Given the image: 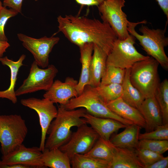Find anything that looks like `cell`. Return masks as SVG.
Wrapping results in <instances>:
<instances>
[{
    "label": "cell",
    "instance_id": "6da1fadb",
    "mask_svg": "<svg viewBox=\"0 0 168 168\" xmlns=\"http://www.w3.org/2000/svg\"><path fill=\"white\" fill-rule=\"evenodd\" d=\"M57 21L58 31L79 47L86 43H92L108 55L118 39L108 24L98 19L70 15L59 16Z\"/></svg>",
    "mask_w": 168,
    "mask_h": 168
},
{
    "label": "cell",
    "instance_id": "7a4b0ae2",
    "mask_svg": "<svg viewBox=\"0 0 168 168\" xmlns=\"http://www.w3.org/2000/svg\"><path fill=\"white\" fill-rule=\"evenodd\" d=\"M87 112L83 108L68 110L62 105L58 106L57 116L51 122L47 131L49 136L45 140L44 148H59L67 142L72 135V127L78 128L87 124L84 118H82Z\"/></svg>",
    "mask_w": 168,
    "mask_h": 168
},
{
    "label": "cell",
    "instance_id": "3957f363",
    "mask_svg": "<svg viewBox=\"0 0 168 168\" xmlns=\"http://www.w3.org/2000/svg\"><path fill=\"white\" fill-rule=\"evenodd\" d=\"M146 23L145 20L138 22L129 21L128 30L138 40L147 54L156 59L164 69L167 70L168 58L164 50L165 47L168 45V38L165 36L166 28L164 30L151 29L142 25L139 30L142 35L138 33L135 30L136 26L139 24Z\"/></svg>",
    "mask_w": 168,
    "mask_h": 168
},
{
    "label": "cell",
    "instance_id": "277c9868",
    "mask_svg": "<svg viewBox=\"0 0 168 168\" xmlns=\"http://www.w3.org/2000/svg\"><path fill=\"white\" fill-rule=\"evenodd\" d=\"M63 106L68 110L83 108L94 116L114 119L126 125L133 124L111 110L98 95L95 87L90 85L86 86L81 94L71 99Z\"/></svg>",
    "mask_w": 168,
    "mask_h": 168
},
{
    "label": "cell",
    "instance_id": "5b68a950",
    "mask_svg": "<svg viewBox=\"0 0 168 168\" xmlns=\"http://www.w3.org/2000/svg\"><path fill=\"white\" fill-rule=\"evenodd\" d=\"M159 64L150 57L136 62L130 68V81L145 99L154 96L160 83L158 71Z\"/></svg>",
    "mask_w": 168,
    "mask_h": 168
},
{
    "label": "cell",
    "instance_id": "8992f818",
    "mask_svg": "<svg viewBox=\"0 0 168 168\" xmlns=\"http://www.w3.org/2000/svg\"><path fill=\"white\" fill-rule=\"evenodd\" d=\"M28 133L25 120L20 115H0V143L2 156L22 144Z\"/></svg>",
    "mask_w": 168,
    "mask_h": 168
},
{
    "label": "cell",
    "instance_id": "52a82bcc",
    "mask_svg": "<svg viewBox=\"0 0 168 168\" xmlns=\"http://www.w3.org/2000/svg\"><path fill=\"white\" fill-rule=\"evenodd\" d=\"M135 38L130 34L125 40L117 39L107 55L106 65H112L124 69L131 68L136 62L148 58L136 50L134 44Z\"/></svg>",
    "mask_w": 168,
    "mask_h": 168
},
{
    "label": "cell",
    "instance_id": "ba28073f",
    "mask_svg": "<svg viewBox=\"0 0 168 168\" xmlns=\"http://www.w3.org/2000/svg\"><path fill=\"white\" fill-rule=\"evenodd\" d=\"M125 0H104L98 6L103 21L108 24L117 37L123 40L130 35L128 30L129 21L123 11Z\"/></svg>",
    "mask_w": 168,
    "mask_h": 168
},
{
    "label": "cell",
    "instance_id": "9c48e42d",
    "mask_svg": "<svg viewBox=\"0 0 168 168\" xmlns=\"http://www.w3.org/2000/svg\"><path fill=\"white\" fill-rule=\"evenodd\" d=\"M58 71L53 65H49L46 68L39 67L34 60L31 64L27 77L15 91L17 96L39 91H48L54 82Z\"/></svg>",
    "mask_w": 168,
    "mask_h": 168
},
{
    "label": "cell",
    "instance_id": "30bf717a",
    "mask_svg": "<svg viewBox=\"0 0 168 168\" xmlns=\"http://www.w3.org/2000/svg\"><path fill=\"white\" fill-rule=\"evenodd\" d=\"M20 102L23 106L34 110L38 114L41 128V140L39 147L42 152L44 149L48 129L53 120L57 116L58 109L54 103L44 98L42 99L35 97L23 99L21 100Z\"/></svg>",
    "mask_w": 168,
    "mask_h": 168
},
{
    "label": "cell",
    "instance_id": "8fae6325",
    "mask_svg": "<svg viewBox=\"0 0 168 168\" xmlns=\"http://www.w3.org/2000/svg\"><path fill=\"white\" fill-rule=\"evenodd\" d=\"M87 124L78 127L69 141L59 148L68 154L70 159L75 154H84L87 153L100 137L96 132Z\"/></svg>",
    "mask_w": 168,
    "mask_h": 168
},
{
    "label": "cell",
    "instance_id": "7c38bea8",
    "mask_svg": "<svg viewBox=\"0 0 168 168\" xmlns=\"http://www.w3.org/2000/svg\"><path fill=\"white\" fill-rule=\"evenodd\" d=\"M17 36L23 46L32 54L38 65L43 68H47L49 65V54L59 38L52 36L36 39L22 33Z\"/></svg>",
    "mask_w": 168,
    "mask_h": 168
},
{
    "label": "cell",
    "instance_id": "4fadbf2b",
    "mask_svg": "<svg viewBox=\"0 0 168 168\" xmlns=\"http://www.w3.org/2000/svg\"><path fill=\"white\" fill-rule=\"evenodd\" d=\"M42 152L39 147H27L22 144L11 152L2 156L0 167L3 165L21 164L30 168H45L42 161Z\"/></svg>",
    "mask_w": 168,
    "mask_h": 168
},
{
    "label": "cell",
    "instance_id": "5bb4252c",
    "mask_svg": "<svg viewBox=\"0 0 168 168\" xmlns=\"http://www.w3.org/2000/svg\"><path fill=\"white\" fill-rule=\"evenodd\" d=\"M78 81L68 77L64 82L59 80L54 82L50 88L44 94V98L54 103L64 105L72 98L78 96L76 89Z\"/></svg>",
    "mask_w": 168,
    "mask_h": 168
},
{
    "label": "cell",
    "instance_id": "9a60e30c",
    "mask_svg": "<svg viewBox=\"0 0 168 168\" xmlns=\"http://www.w3.org/2000/svg\"><path fill=\"white\" fill-rule=\"evenodd\" d=\"M83 117L100 137L106 140H110L113 133L127 126L116 120L96 117L87 112Z\"/></svg>",
    "mask_w": 168,
    "mask_h": 168
},
{
    "label": "cell",
    "instance_id": "2e32d148",
    "mask_svg": "<svg viewBox=\"0 0 168 168\" xmlns=\"http://www.w3.org/2000/svg\"><path fill=\"white\" fill-rule=\"evenodd\" d=\"M138 109L145 120L146 132L163 124L160 109L155 96L145 98Z\"/></svg>",
    "mask_w": 168,
    "mask_h": 168
},
{
    "label": "cell",
    "instance_id": "e0dca14e",
    "mask_svg": "<svg viewBox=\"0 0 168 168\" xmlns=\"http://www.w3.org/2000/svg\"><path fill=\"white\" fill-rule=\"evenodd\" d=\"M106 105L109 109L119 116L145 128V120L139 110L125 102L120 97Z\"/></svg>",
    "mask_w": 168,
    "mask_h": 168
},
{
    "label": "cell",
    "instance_id": "ac0fdd59",
    "mask_svg": "<svg viewBox=\"0 0 168 168\" xmlns=\"http://www.w3.org/2000/svg\"><path fill=\"white\" fill-rule=\"evenodd\" d=\"M141 128L134 124L127 125L124 131L113 136L110 141L116 147L135 150L138 147Z\"/></svg>",
    "mask_w": 168,
    "mask_h": 168
},
{
    "label": "cell",
    "instance_id": "d6986e66",
    "mask_svg": "<svg viewBox=\"0 0 168 168\" xmlns=\"http://www.w3.org/2000/svg\"><path fill=\"white\" fill-rule=\"evenodd\" d=\"M26 57L25 55L22 54L16 61L10 59L7 56L0 58V62L2 65H6L10 68L11 73L10 85L7 89L0 91V98L7 99L14 104L17 102L15 88L19 69L23 65V62Z\"/></svg>",
    "mask_w": 168,
    "mask_h": 168
},
{
    "label": "cell",
    "instance_id": "ffe728a7",
    "mask_svg": "<svg viewBox=\"0 0 168 168\" xmlns=\"http://www.w3.org/2000/svg\"><path fill=\"white\" fill-rule=\"evenodd\" d=\"M90 69L89 85L93 87L98 86L106 67L108 55L100 47L93 44Z\"/></svg>",
    "mask_w": 168,
    "mask_h": 168
},
{
    "label": "cell",
    "instance_id": "44dd1931",
    "mask_svg": "<svg viewBox=\"0 0 168 168\" xmlns=\"http://www.w3.org/2000/svg\"><path fill=\"white\" fill-rule=\"evenodd\" d=\"M135 150L115 146L114 156L109 168H144Z\"/></svg>",
    "mask_w": 168,
    "mask_h": 168
},
{
    "label": "cell",
    "instance_id": "7402d4cb",
    "mask_svg": "<svg viewBox=\"0 0 168 168\" xmlns=\"http://www.w3.org/2000/svg\"><path fill=\"white\" fill-rule=\"evenodd\" d=\"M79 48L82 68L80 77L76 86V89L78 95L81 94L86 86L89 85L93 44L91 43H86Z\"/></svg>",
    "mask_w": 168,
    "mask_h": 168
},
{
    "label": "cell",
    "instance_id": "603a6c76",
    "mask_svg": "<svg viewBox=\"0 0 168 168\" xmlns=\"http://www.w3.org/2000/svg\"><path fill=\"white\" fill-rule=\"evenodd\" d=\"M41 160L45 168H70L71 167L69 157L59 148L51 149L44 148L42 152Z\"/></svg>",
    "mask_w": 168,
    "mask_h": 168
},
{
    "label": "cell",
    "instance_id": "cb8c5ba5",
    "mask_svg": "<svg viewBox=\"0 0 168 168\" xmlns=\"http://www.w3.org/2000/svg\"><path fill=\"white\" fill-rule=\"evenodd\" d=\"M130 69L125 70V76L122 84L123 93L121 97L128 104L138 109L145 98L132 84L130 79Z\"/></svg>",
    "mask_w": 168,
    "mask_h": 168
},
{
    "label": "cell",
    "instance_id": "d4e9b609",
    "mask_svg": "<svg viewBox=\"0 0 168 168\" xmlns=\"http://www.w3.org/2000/svg\"><path fill=\"white\" fill-rule=\"evenodd\" d=\"M115 146L109 140L99 137L91 149L85 155L109 163L113 159Z\"/></svg>",
    "mask_w": 168,
    "mask_h": 168
},
{
    "label": "cell",
    "instance_id": "484cf974",
    "mask_svg": "<svg viewBox=\"0 0 168 168\" xmlns=\"http://www.w3.org/2000/svg\"><path fill=\"white\" fill-rule=\"evenodd\" d=\"M73 168H109V163L84 154H75L70 158Z\"/></svg>",
    "mask_w": 168,
    "mask_h": 168
},
{
    "label": "cell",
    "instance_id": "4316f807",
    "mask_svg": "<svg viewBox=\"0 0 168 168\" xmlns=\"http://www.w3.org/2000/svg\"><path fill=\"white\" fill-rule=\"evenodd\" d=\"M154 96L161 111L163 124H168V80L160 83Z\"/></svg>",
    "mask_w": 168,
    "mask_h": 168
},
{
    "label": "cell",
    "instance_id": "83f0119b",
    "mask_svg": "<svg viewBox=\"0 0 168 168\" xmlns=\"http://www.w3.org/2000/svg\"><path fill=\"white\" fill-rule=\"evenodd\" d=\"M98 94L106 104L121 97L123 93L122 84L100 85L95 87Z\"/></svg>",
    "mask_w": 168,
    "mask_h": 168
},
{
    "label": "cell",
    "instance_id": "f1b7e54d",
    "mask_svg": "<svg viewBox=\"0 0 168 168\" xmlns=\"http://www.w3.org/2000/svg\"><path fill=\"white\" fill-rule=\"evenodd\" d=\"M125 70L112 65H106L100 85L122 84L125 76Z\"/></svg>",
    "mask_w": 168,
    "mask_h": 168
},
{
    "label": "cell",
    "instance_id": "f546056e",
    "mask_svg": "<svg viewBox=\"0 0 168 168\" xmlns=\"http://www.w3.org/2000/svg\"><path fill=\"white\" fill-rule=\"evenodd\" d=\"M138 148L147 149L162 154L168 150V140L140 139L139 141Z\"/></svg>",
    "mask_w": 168,
    "mask_h": 168
},
{
    "label": "cell",
    "instance_id": "4dcf8cb0",
    "mask_svg": "<svg viewBox=\"0 0 168 168\" xmlns=\"http://www.w3.org/2000/svg\"><path fill=\"white\" fill-rule=\"evenodd\" d=\"M135 151L139 160L144 165V168H146L163 157L162 154L144 148H138Z\"/></svg>",
    "mask_w": 168,
    "mask_h": 168
},
{
    "label": "cell",
    "instance_id": "1f68e13d",
    "mask_svg": "<svg viewBox=\"0 0 168 168\" xmlns=\"http://www.w3.org/2000/svg\"><path fill=\"white\" fill-rule=\"evenodd\" d=\"M142 139L168 140V124L159 125L152 131L140 133L139 139Z\"/></svg>",
    "mask_w": 168,
    "mask_h": 168
},
{
    "label": "cell",
    "instance_id": "d6a6232c",
    "mask_svg": "<svg viewBox=\"0 0 168 168\" xmlns=\"http://www.w3.org/2000/svg\"><path fill=\"white\" fill-rule=\"evenodd\" d=\"M18 12L12 9H7L3 6L0 12V41H7L4 32L5 25L8 20L18 14Z\"/></svg>",
    "mask_w": 168,
    "mask_h": 168
},
{
    "label": "cell",
    "instance_id": "836d02e7",
    "mask_svg": "<svg viewBox=\"0 0 168 168\" xmlns=\"http://www.w3.org/2000/svg\"><path fill=\"white\" fill-rule=\"evenodd\" d=\"M23 0H3V6L8 7L21 13Z\"/></svg>",
    "mask_w": 168,
    "mask_h": 168
},
{
    "label": "cell",
    "instance_id": "e575fe53",
    "mask_svg": "<svg viewBox=\"0 0 168 168\" xmlns=\"http://www.w3.org/2000/svg\"><path fill=\"white\" fill-rule=\"evenodd\" d=\"M168 167V156L162 157L146 168H167Z\"/></svg>",
    "mask_w": 168,
    "mask_h": 168
},
{
    "label": "cell",
    "instance_id": "d590c367",
    "mask_svg": "<svg viewBox=\"0 0 168 168\" xmlns=\"http://www.w3.org/2000/svg\"><path fill=\"white\" fill-rule=\"evenodd\" d=\"M76 2L82 5L98 6L104 0H75Z\"/></svg>",
    "mask_w": 168,
    "mask_h": 168
},
{
    "label": "cell",
    "instance_id": "8d00e7d4",
    "mask_svg": "<svg viewBox=\"0 0 168 168\" xmlns=\"http://www.w3.org/2000/svg\"><path fill=\"white\" fill-rule=\"evenodd\" d=\"M168 19V0H156Z\"/></svg>",
    "mask_w": 168,
    "mask_h": 168
},
{
    "label": "cell",
    "instance_id": "74e56055",
    "mask_svg": "<svg viewBox=\"0 0 168 168\" xmlns=\"http://www.w3.org/2000/svg\"><path fill=\"white\" fill-rule=\"evenodd\" d=\"M10 46L7 41H0V58L3 57L4 53Z\"/></svg>",
    "mask_w": 168,
    "mask_h": 168
},
{
    "label": "cell",
    "instance_id": "f35d334b",
    "mask_svg": "<svg viewBox=\"0 0 168 168\" xmlns=\"http://www.w3.org/2000/svg\"><path fill=\"white\" fill-rule=\"evenodd\" d=\"M29 168L30 166L21 164H15L10 165H3L0 167V168Z\"/></svg>",
    "mask_w": 168,
    "mask_h": 168
},
{
    "label": "cell",
    "instance_id": "ab89813d",
    "mask_svg": "<svg viewBox=\"0 0 168 168\" xmlns=\"http://www.w3.org/2000/svg\"><path fill=\"white\" fill-rule=\"evenodd\" d=\"M2 7L3 6L2 5V3L1 1V0H0V12Z\"/></svg>",
    "mask_w": 168,
    "mask_h": 168
}]
</instances>
